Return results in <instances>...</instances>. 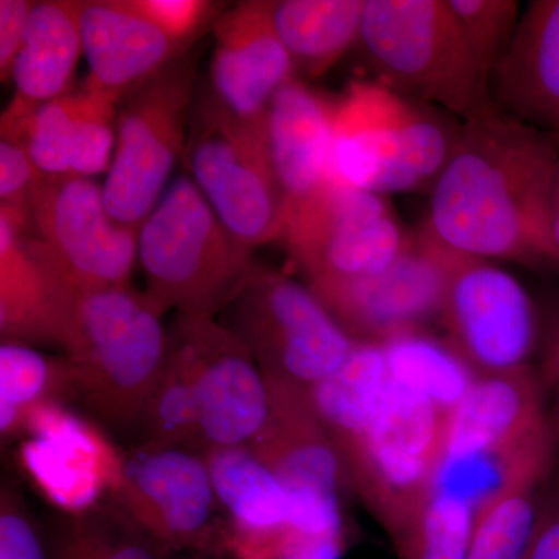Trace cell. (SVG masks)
<instances>
[{
	"mask_svg": "<svg viewBox=\"0 0 559 559\" xmlns=\"http://www.w3.org/2000/svg\"><path fill=\"white\" fill-rule=\"evenodd\" d=\"M559 135L495 110L463 121L430 189L423 230L462 255L544 263L543 224Z\"/></svg>",
	"mask_w": 559,
	"mask_h": 559,
	"instance_id": "cell-1",
	"label": "cell"
},
{
	"mask_svg": "<svg viewBox=\"0 0 559 559\" xmlns=\"http://www.w3.org/2000/svg\"><path fill=\"white\" fill-rule=\"evenodd\" d=\"M164 316L132 285L76 293L61 352L75 403L106 430L138 436L167 364Z\"/></svg>",
	"mask_w": 559,
	"mask_h": 559,
	"instance_id": "cell-2",
	"label": "cell"
},
{
	"mask_svg": "<svg viewBox=\"0 0 559 559\" xmlns=\"http://www.w3.org/2000/svg\"><path fill=\"white\" fill-rule=\"evenodd\" d=\"M463 121L377 81H352L334 102L331 178L385 197L430 190L457 145Z\"/></svg>",
	"mask_w": 559,
	"mask_h": 559,
	"instance_id": "cell-3",
	"label": "cell"
},
{
	"mask_svg": "<svg viewBox=\"0 0 559 559\" xmlns=\"http://www.w3.org/2000/svg\"><path fill=\"white\" fill-rule=\"evenodd\" d=\"M359 46L373 81L403 97L462 121L496 110L448 0H366Z\"/></svg>",
	"mask_w": 559,
	"mask_h": 559,
	"instance_id": "cell-4",
	"label": "cell"
},
{
	"mask_svg": "<svg viewBox=\"0 0 559 559\" xmlns=\"http://www.w3.org/2000/svg\"><path fill=\"white\" fill-rule=\"evenodd\" d=\"M143 293L159 308L216 316L255 270L252 250L226 229L190 176H179L139 229Z\"/></svg>",
	"mask_w": 559,
	"mask_h": 559,
	"instance_id": "cell-5",
	"label": "cell"
},
{
	"mask_svg": "<svg viewBox=\"0 0 559 559\" xmlns=\"http://www.w3.org/2000/svg\"><path fill=\"white\" fill-rule=\"evenodd\" d=\"M452 412L390 380L377 418L345 454L353 492L392 544L428 502L447 452Z\"/></svg>",
	"mask_w": 559,
	"mask_h": 559,
	"instance_id": "cell-6",
	"label": "cell"
},
{
	"mask_svg": "<svg viewBox=\"0 0 559 559\" xmlns=\"http://www.w3.org/2000/svg\"><path fill=\"white\" fill-rule=\"evenodd\" d=\"M216 319L264 378L304 390L340 369L356 344L310 286L259 266Z\"/></svg>",
	"mask_w": 559,
	"mask_h": 559,
	"instance_id": "cell-7",
	"label": "cell"
},
{
	"mask_svg": "<svg viewBox=\"0 0 559 559\" xmlns=\"http://www.w3.org/2000/svg\"><path fill=\"white\" fill-rule=\"evenodd\" d=\"M183 159L210 207L242 246L253 252L282 238L285 200L264 123L238 120L210 92L201 95L191 112Z\"/></svg>",
	"mask_w": 559,
	"mask_h": 559,
	"instance_id": "cell-8",
	"label": "cell"
},
{
	"mask_svg": "<svg viewBox=\"0 0 559 559\" xmlns=\"http://www.w3.org/2000/svg\"><path fill=\"white\" fill-rule=\"evenodd\" d=\"M194 66L186 55L123 98L103 198L117 223L140 229L183 156L193 112Z\"/></svg>",
	"mask_w": 559,
	"mask_h": 559,
	"instance_id": "cell-9",
	"label": "cell"
},
{
	"mask_svg": "<svg viewBox=\"0 0 559 559\" xmlns=\"http://www.w3.org/2000/svg\"><path fill=\"white\" fill-rule=\"evenodd\" d=\"M549 432L538 367L477 374L452 411L439 480L479 502Z\"/></svg>",
	"mask_w": 559,
	"mask_h": 559,
	"instance_id": "cell-10",
	"label": "cell"
},
{
	"mask_svg": "<svg viewBox=\"0 0 559 559\" xmlns=\"http://www.w3.org/2000/svg\"><path fill=\"white\" fill-rule=\"evenodd\" d=\"M441 248L439 319L450 347L477 374L533 366L543 344L544 320L528 290L491 260Z\"/></svg>",
	"mask_w": 559,
	"mask_h": 559,
	"instance_id": "cell-11",
	"label": "cell"
},
{
	"mask_svg": "<svg viewBox=\"0 0 559 559\" xmlns=\"http://www.w3.org/2000/svg\"><path fill=\"white\" fill-rule=\"evenodd\" d=\"M280 240L310 286L380 274L411 245L384 197L336 182L286 216Z\"/></svg>",
	"mask_w": 559,
	"mask_h": 559,
	"instance_id": "cell-12",
	"label": "cell"
},
{
	"mask_svg": "<svg viewBox=\"0 0 559 559\" xmlns=\"http://www.w3.org/2000/svg\"><path fill=\"white\" fill-rule=\"evenodd\" d=\"M110 500L175 554L224 555L226 521L200 452L132 448Z\"/></svg>",
	"mask_w": 559,
	"mask_h": 559,
	"instance_id": "cell-13",
	"label": "cell"
},
{
	"mask_svg": "<svg viewBox=\"0 0 559 559\" xmlns=\"http://www.w3.org/2000/svg\"><path fill=\"white\" fill-rule=\"evenodd\" d=\"M17 462L33 487L62 516H76L110 499L124 454L90 415L49 401L25 417Z\"/></svg>",
	"mask_w": 559,
	"mask_h": 559,
	"instance_id": "cell-14",
	"label": "cell"
},
{
	"mask_svg": "<svg viewBox=\"0 0 559 559\" xmlns=\"http://www.w3.org/2000/svg\"><path fill=\"white\" fill-rule=\"evenodd\" d=\"M33 227L79 290L131 285L139 229L109 215L103 187L81 176L39 175L33 190Z\"/></svg>",
	"mask_w": 559,
	"mask_h": 559,
	"instance_id": "cell-15",
	"label": "cell"
},
{
	"mask_svg": "<svg viewBox=\"0 0 559 559\" xmlns=\"http://www.w3.org/2000/svg\"><path fill=\"white\" fill-rule=\"evenodd\" d=\"M168 330L189 356L205 447L249 444L271 414L270 385L249 349L213 316L173 314Z\"/></svg>",
	"mask_w": 559,
	"mask_h": 559,
	"instance_id": "cell-16",
	"label": "cell"
},
{
	"mask_svg": "<svg viewBox=\"0 0 559 559\" xmlns=\"http://www.w3.org/2000/svg\"><path fill=\"white\" fill-rule=\"evenodd\" d=\"M443 283V248L421 229L380 274L308 286L353 341L382 345L439 319Z\"/></svg>",
	"mask_w": 559,
	"mask_h": 559,
	"instance_id": "cell-17",
	"label": "cell"
},
{
	"mask_svg": "<svg viewBox=\"0 0 559 559\" xmlns=\"http://www.w3.org/2000/svg\"><path fill=\"white\" fill-rule=\"evenodd\" d=\"M75 296L49 245L0 212L2 342L62 349Z\"/></svg>",
	"mask_w": 559,
	"mask_h": 559,
	"instance_id": "cell-18",
	"label": "cell"
},
{
	"mask_svg": "<svg viewBox=\"0 0 559 559\" xmlns=\"http://www.w3.org/2000/svg\"><path fill=\"white\" fill-rule=\"evenodd\" d=\"M210 95L250 124L264 123L275 95L296 80V66L272 27L266 0L240 2L213 24Z\"/></svg>",
	"mask_w": 559,
	"mask_h": 559,
	"instance_id": "cell-19",
	"label": "cell"
},
{
	"mask_svg": "<svg viewBox=\"0 0 559 559\" xmlns=\"http://www.w3.org/2000/svg\"><path fill=\"white\" fill-rule=\"evenodd\" d=\"M271 414L249 447L297 503H344L352 489L340 452L312 409L307 390L267 380ZM353 491V489H352Z\"/></svg>",
	"mask_w": 559,
	"mask_h": 559,
	"instance_id": "cell-20",
	"label": "cell"
},
{
	"mask_svg": "<svg viewBox=\"0 0 559 559\" xmlns=\"http://www.w3.org/2000/svg\"><path fill=\"white\" fill-rule=\"evenodd\" d=\"M84 83L117 103L183 57L186 47L124 0H80Z\"/></svg>",
	"mask_w": 559,
	"mask_h": 559,
	"instance_id": "cell-21",
	"label": "cell"
},
{
	"mask_svg": "<svg viewBox=\"0 0 559 559\" xmlns=\"http://www.w3.org/2000/svg\"><path fill=\"white\" fill-rule=\"evenodd\" d=\"M496 110L559 135V0L521 13L509 50L489 76Z\"/></svg>",
	"mask_w": 559,
	"mask_h": 559,
	"instance_id": "cell-22",
	"label": "cell"
},
{
	"mask_svg": "<svg viewBox=\"0 0 559 559\" xmlns=\"http://www.w3.org/2000/svg\"><path fill=\"white\" fill-rule=\"evenodd\" d=\"M119 103L86 83L44 103L24 143L39 175L91 178L109 170L116 153Z\"/></svg>",
	"mask_w": 559,
	"mask_h": 559,
	"instance_id": "cell-23",
	"label": "cell"
},
{
	"mask_svg": "<svg viewBox=\"0 0 559 559\" xmlns=\"http://www.w3.org/2000/svg\"><path fill=\"white\" fill-rule=\"evenodd\" d=\"M334 102L296 79L275 95L264 119L267 148L283 200L285 221L333 182L331 131Z\"/></svg>",
	"mask_w": 559,
	"mask_h": 559,
	"instance_id": "cell-24",
	"label": "cell"
},
{
	"mask_svg": "<svg viewBox=\"0 0 559 559\" xmlns=\"http://www.w3.org/2000/svg\"><path fill=\"white\" fill-rule=\"evenodd\" d=\"M81 55L80 0L35 2L10 72L14 97L0 120L2 139L24 142L33 112L70 91Z\"/></svg>",
	"mask_w": 559,
	"mask_h": 559,
	"instance_id": "cell-25",
	"label": "cell"
},
{
	"mask_svg": "<svg viewBox=\"0 0 559 559\" xmlns=\"http://www.w3.org/2000/svg\"><path fill=\"white\" fill-rule=\"evenodd\" d=\"M551 433L518 459L479 500L466 559H522L554 477Z\"/></svg>",
	"mask_w": 559,
	"mask_h": 559,
	"instance_id": "cell-26",
	"label": "cell"
},
{
	"mask_svg": "<svg viewBox=\"0 0 559 559\" xmlns=\"http://www.w3.org/2000/svg\"><path fill=\"white\" fill-rule=\"evenodd\" d=\"M389 385L388 356L382 345L356 342L340 369L307 390L312 409L342 462L377 418Z\"/></svg>",
	"mask_w": 559,
	"mask_h": 559,
	"instance_id": "cell-27",
	"label": "cell"
},
{
	"mask_svg": "<svg viewBox=\"0 0 559 559\" xmlns=\"http://www.w3.org/2000/svg\"><path fill=\"white\" fill-rule=\"evenodd\" d=\"M267 9L296 72L314 79L359 44L366 0H277Z\"/></svg>",
	"mask_w": 559,
	"mask_h": 559,
	"instance_id": "cell-28",
	"label": "cell"
},
{
	"mask_svg": "<svg viewBox=\"0 0 559 559\" xmlns=\"http://www.w3.org/2000/svg\"><path fill=\"white\" fill-rule=\"evenodd\" d=\"M202 455L227 528L267 532L288 524V491L249 444L209 447Z\"/></svg>",
	"mask_w": 559,
	"mask_h": 559,
	"instance_id": "cell-29",
	"label": "cell"
},
{
	"mask_svg": "<svg viewBox=\"0 0 559 559\" xmlns=\"http://www.w3.org/2000/svg\"><path fill=\"white\" fill-rule=\"evenodd\" d=\"M49 401L75 403L72 370L64 356L46 355L28 345H0V436L20 439L25 417Z\"/></svg>",
	"mask_w": 559,
	"mask_h": 559,
	"instance_id": "cell-30",
	"label": "cell"
},
{
	"mask_svg": "<svg viewBox=\"0 0 559 559\" xmlns=\"http://www.w3.org/2000/svg\"><path fill=\"white\" fill-rule=\"evenodd\" d=\"M170 333V330H168ZM140 450H186L204 454L197 389L189 356L170 333L167 364L138 430Z\"/></svg>",
	"mask_w": 559,
	"mask_h": 559,
	"instance_id": "cell-31",
	"label": "cell"
},
{
	"mask_svg": "<svg viewBox=\"0 0 559 559\" xmlns=\"http://www.w3.org/2000/svg\"><path fill=\"white\" fill-rule=\"evenodd\" d=\"M49 544L51 559H171L175 555L110 499L87 513L62 516Z\"/></svg>",
	"mask_w": 559,
	"mask_h": 559,
	"instance_id": "cell-32",
	"label": "cell"
},
{
	"mask_svg": "<svg viewBox=\"0 0 559 559\" xmlns=\"http://www.w3.org/2000/svg\"><path fill=\"white\" fill-rule=\"evenodd\" d=\"M388 356L390 380L399 382L454 411L477 378L448 342L425 330L400 334L382 344Z\"/></svg>",
	"mask_w": 559,
	"mask_h": 559,
	"instance_id": "cell-33",
	"label": "cell"
},
{
	"mask_svg": "<svg viewBox=\"0 0 559 559\" xmlns=\"http://www.w3.org/2000/svg\"><path fill=\"white\" fill-rule=\"evenodd\" d=\"M476 500L462 489L437 484L406 532L393 543L400 559H466Z\"/></svg>",
	"mask_w": 559,
	"mask_h": 559,
	"instance_id": "cell-34",
	"label": "cell"
},
{
	"mask_svg": "<svg viewBox=\"0 0 559 559\" xmlns=\"http://www.w3.org/2000/svg\"><path fill=\"white\" fill-rule=\"evenodd\" d=\"M347 533L311 532L293 524L267 532L226 527L224 555L230 559H342Z\"/></svg>",
	"mask_w": 559,
	"mask_h": 559,
	"instance_id": "cell-35",
	"label": "cell"
},
{
	"mask_svg": "<svg viewBox=\"0 0 559 559\" xmlns=\"http://www.w3.org/2000/svg\"><path fill=\"white\" fill-rule=\"evenodd\" d=\"M474 58L488 79L509 50L521 17L514 0H448Z\"/></svg>",
	"mask_w": 559,
	"mask_h": 559,
	"instance_id": "cell-36",
	"label": "cell"
},
{
	"mask_svg": "<svg viewBox=\"0 0 559 559\" xmlns=\"http://www.w3.org/2000/svg\"><path fill=\"white\" fill-rule=\"evenodd\" d=\"M0 559H51L49 538L13 485L0 491Z\"/></svg>",
	"mask_w": 559,
	"mask_h": 559,
	"instance_id": "cell-37",
	"label": "cell"
},
{
	"mask_svg": "<svg viewBox=\"0 0 559 559\" xmlns=\"http://www.w3.org/2000/svg\"><path fill=\"white\" fill-rule=\"evenodd\" d=\"M39 171L25 143L0 140V212H5L21 227H33L32 200Z\"/></svg>",
	"mask_w": 559,
	"mask_h": 559,
	"instance_id": "cell-38",
	"label": "cell"
},
{
	"mask_svg": "<svg viewBox=\"0 0 559 559\" xmlns=\"http://www.w3.org/2000/svg\"><path fill=\"white\" fill-rule=\"evenodd\" d=\"M140 16L178 40L183 47L204 31L205 24L215 16L216 3L204 0H124Z\"/></svg>",
	"mask_w": 559,
	"mask_h": 559,
	"instance_id": "cell-39",
	"label": "cell"
},
{
	"mask_svg": "<svg viewBox=\"0 0 559 559\" xmlns=\"http://www.w3.org/2000/svg\"><path fill=\"white\" fill-rule=\"evenodd\" d=\"M540 364L538 367L546 395L547 421L554 440L555 465L554 479L559 481V308L544 322L543 344H540Z\"/></svg>",
	"mask_w": 559,
	"mask_h": 559,
	"instance_id": "cell-40",
	"label": "cell"
},
{
	"mask_svg": "<svg viewBox=\"0 0 559 559\" xmlns=\"http://www.w3.org/2000/svg\"><path fill=\"white\" fill-rule=\"evenodd\" d=\"M35 2L0 0V79L10 80L11 68L20 53Z\"/></svg>",
	"mask_w": 559,
	"mask_h": 559,
	"instance_id": "cell-41",
	"label": "cell"
},
{
	"mask_svg": "<svg viewBox=\"0 0 559 559\" xmlns=\"http://www.w3.org/2000/svg\"><path fill=\"white\" fill-rule=\"evenodd\" d=\"M522 559H559V481L551 477L538 524Z\"/></svg>",
	"mask_w": 559,
	"mask_h": 559,
	"instance_id": "cell-42",
	"label": "cell"
},
{
	"mask_svg": "<svg viewBox=\"0 0 559 559\" xmlns=\"http://www.w3.org/2000/svg\"><path fill=\"white\" fill-rule=\"evenodd\" d=\"M544 260L559 263V162L551 176L543 224Z\"/></svg>",
	"mask_w": 559,
	"mask_h": 559,
	"instance_id": "cell-43",
	"label": "cell"
}]
</instances>
